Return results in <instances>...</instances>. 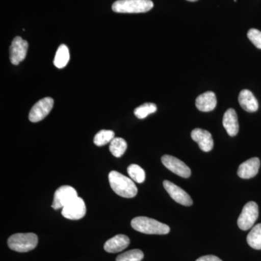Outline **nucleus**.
I'll return each instance as SVG.
<instances>
[{
	"mask_svg": "<svg viewBox=\"0 0 261 261\" xmlns=\"http://www.w3.org/2000/svg\"><path fill=\"white\" fill-rule=\"evenodd\" d=\"M109 183L117 195L125 198H132L137 195L138 189L135 182L118 171H113L108 176Z\"/></svg>",
	"mask_w": 261,
	"mask_h": 261,
	"instance_id": "obj_1",
	"label": "nucleus"
},
{
	"mask_svg": "<svg viewBox=\"0 0 261 261\" xmlns=\"http://www.w3.org/2000/svg\"><path fill=\"white\" fill-rule=\"evenodd\" d=\"M130 225L136 231L147 234L163 235L170 232L168 225L145 216H139L132 219Z\"/></svg>",
	"mask_w": 261,
	"mask_h": 261,
	"instance_id": "obj_2",
	"label": "nucleus"
},
{
	"mask_svg": "<svg viewBox=\"0 0 261 261\" xmlns=\"http://www.w3.org/2000/svg\"><path fill=\"white\" fill-rule=\"evenodd\" d=\"M151 0H118L113 4V11L118 13H147L153 8Z\"/></svg>",
	"mask_w": 261,
	"mask_h": 261,
	"instance_id": "obj_3",
	"label": "nucleus"
},
{
	"mask_svg": "<svg viewBox=\"0 0 261 261\" xmlns=\"http://www.w3.org/2000/svg\"><path fill=\"white\" fill-rule=\"evenodd\" d=\"M38 237L34 233H18L12 235L8 240V247L18 252H27L36 248Z\"/></svg>",
	"mask_w": 261,
	"mask_h": 261,
	"instance_id": "obj_4",
	"label": "nucleus"
},
{
	"mask_svg": "<svg viewBox=\"0 0 261 261\" xmlns=\"http://www.w3.org/2000/svg\"><path fill=\"white\" fill-rule=\"evenodd\" d=\"M258 206L256 202H249L244 206L241 214L239 216L238 224L239 228L243 231L251 228L258 218Z\"/></svg>",
	"mask_w": 261,
	"mask_h": 261,
	"instance_id": "obj_5",
	"label": "nucleus"
},
{
	"mask_svg": "<svg viewBox=\"0 0 261 261\" xmlns=\"http://www.w3.org/2000/svg\"><path fill=\"white\" fill-rule=\"evenodd\" d=\"M78 197L76 190L73 187L68 185L61 186L55 192L51 207L55 210L63 208Z\"/></svg>",
	"mask_w": 261,
	"mask_h": 261,
	"instance_id": "obj_6",
	"label": "nucleus"
},
{
	"mask_svg": "<svg viewBox=\"0 0 261 261\" xmlns=\"http://www.w3.org/2000/svg\"><path fill=\"white\" fill-rule=\"evenodd\" d=\"M54 106V100L51 97H44L33 106L29 113V121L37 123L42 121L51 112Z\"/></svg>",
	"mask_w": 261,
	"mask_h": 261,
	"instance_id": "obj_7",
	"label": "nucleus"
},
{
	"mask_svg": "<svg viewBox=\"0 0 261 261\" xmlns=\"http://www.w3.org/2000/svg\"><path fill=\"white\" fill-rule=\"evenodd\" d=\"M87 208L83 199L78 197L63 207L62 215L65 219L80 220L85 216Z\"/></svg>",
	"mask_w": 261,
	"mask_h": 261,
	"instance_id": "obj_8",
	"label": "nucleus"
},
{
	"mask_svg": "<svg viewBox=\"0 0 261 261\" xmlns=\"http://www.w3.org/2000/svg\"><path fill=\"white\" fill-rule=\"evenodd\" d=\"M161 161L165 167L181 177L187 178L191 176V170L181 160L165 154L161 159Z\"/></svg>",
	"mask_w": 261,
	"mask_h": 261,
	"instance_id": "obj_9",
	"label": "nucleus"
},
{
	"mask_svg": "<svg viewBox=\"0 0 261 261\" xmlns=\"http://www.w3.org/2000/svg\"><path fill=\"white\" fill-rule=\"evenodd\" d=\"M29 44L20 37L13 39L10 47V60L12 64L18 65L25 60L28 51Z\"/></svg>",
	"mask_w": 261,
	"mask_h": 261,
	"instance_id": "obj_10",
	"label": "nucleus"
},
{
	"mask_svg": "<svg viewBox=\"0 0 261 261\" xmlns=\"http://www.w3.org/2000/svg\"><path fill=\"white\" fill-rule=\"evenodd\" d=\"M163 187L168 195L171 196V198L178 203L185 206H191L193 204L191 197L185 190H182L181 187L172 182L165 180L163 181Z\"/></svg>",
	"mask_w": 261,
	"mask_h": 261,
	"instance_id": "obj_11",
	"label": "nucleus"
},
{
	"mask_svg": "<svg viewBox=\"0 0 261 261\" xmlns=\"http://www.w3.org/2000/svg\"><path fill=\"white\" fill-rule=\"evenodd\" d=\"M192 140L198 144L199 147L203 152H210L214 148V140L210 132L202 128H195L191 133Z\"/></svg>",
	"mask_w": 261,
	"mask_h": 261,
	"instance_id": "obj_12",
	"label": "nucleus"
},
{
	"mask_svg": "<svg viewBox=\"0 0 261 261\" xmlns=\"http://www.w3.org/2000/svg\"><path fill=\"white\" fill-rule=\"evenodd\" d=\"M260 160L257 158H252L247 160L240 165L238 168V174L243 179H249L256 176L260 168Z\"/></svg>",
	"mask_w": 261,
	"mask_h": 261,
	"instance_id": "obj_13",
	"label": "nucleus"
},
{
	"mask_svg": "<svg viewBox=\"0 0 261 261\" xmlns=\"http://www.w3.org/2000/svg\"><path fill=\"white\" fill-rule=\"evenodd\" d=\"M129 244V238L126 235L118 234L105 243L104 250L110 253H116L125 250Z\"/></svg>",
	"mask_w": 261,
	"mask_h": 261,
	"instance_id": "obj_14",
	"label": "nucleus"
},
{
	"mask_svg": "<svg viewBox=\"0 0 261 261\" xmlns=\"http://www.w3.org/2000/svg\"><path fill=\"white\" fill-rule=\"evenodd\" d=\"M196 107L202 112H210L214 111L217 105L216 94L213 92H206L200 94L196 99Z\"/></svg>",
	"mask_w": 261,
	"mask_h": 261,
	"instance_id": "obj_15",
	"label": "nucleus"
},
{
	"mask_svg": "<svg viewBox=\"0 0 261 261\" xmlns=\"http://www.w3.org/2000/svg\"><path fill=\"white\" fill-rule=\"evenodd\" d=\"M223 126L230 137H234L239 132L238 115L233 108H229L224 113Z\"/></svg>",
	"mask_w": 261,
	"mask_h": 261,
	"instance_id": "obj_16",
	"label": "nucleus"
},
{
	"mask_svg": "<svg viewBox=\"0 0 261 261\" xmlns=\"http://www.w3.org/2000/svg\"><path fill=\"white\" fill-rule=\"evenodd\" d=\"M240 106L249 113H253L258 109V102L253 94L247 89H243L239 95Z\"/></svg>",
	"mask_w": 261,
	"mask_h": 261,
	"instance_id": "obj_17",
	"label": "nucleus"
},
{
	"mask_svg": "<svg viewBox=\"0 0 261 261\" xmlns=\"http://www.w3.org/2000/svg\"><path fill=\"white\" fill-rule=\"evenodd\" d=\"M70 60L69 49L65 44L58 47L55 56L54 65L58 68H63L68 64Z\"/></svg>",
	"mask_w": 261,
	"mask_h": 261,
	"instance_id": "obj_18",
	"label": "nucleus"
},
{
	"mask_svg": "<svg viewBox=\"0 0 261 261\" xmlns=\"http://www.w3.org/2000/svg\"><path fill=\"white\" fill-rule=\"evenodd\" d=\"M247 244L255 250H261V224L255 225L247 237Z\"/></svg>",
	"mask_w": 261,
	"mask_h": 261,
	"instance_id": "obj_19",
	"label": "nucleus"
},
{
	"mask_svg": "<svg viewBox=\"0 0 261 261\" xmlns=\"http://www.w3.org/2000/svg\"><path fill=\"white\" fill-rule=\"evenodd\" d=\"M110 151L113 156L120 158L125 153L127 149V143L123 138L117 137L111 141L109 147Z\"/></svg>",
	"mask_w": 261,
	"mask_h": 261,
	"instance_id": "obj_20",
	"label": "nucleus"
},
{
	"mask_svg": "<svg viewBox=\"0 0 261 261\" xmlns=\"http://www.w3.org/2000/svg\"><path fill=\"white\" fill-rule=\"evenodd\" d=\"M115 138V134L111 130H101L94 136V143L101 147L111 143V141Z\"/></svg>",
	"mask_w": 261,
	"mask_h": 261,
	"instance_id": "obj_21",
	"label": "nucleus"
},
{
	"mask_svg": "<svg viewBox=\"0 0 261 261\" xmlns=\"http://www.w3.org/2000/svg\"><path fill=\"white\" fill-rule=\"evenodd\" d=\"M127 172L130 178L133 181L137 182L139 184L143 183L145 181L146 175L143 168L140 167L137 164H132L127 168Z\"/></svg>",
	"mask_w": 261,
	"mask_h": 261,
	"instance_id": "obj_22",
	"label": "nucleus"
},
{
	"mask_svg": "<svg viewBox=\"0 0 261 261\" xmlns=\"http://www.w3.org/2000/svg\"><path fill=\"white\" fill-rule=\"evenodd\" d=\"M157 111V106L153 103H145L135 110V115L139 119H144L149 115Z\"/></svg>",
	"mask_w": 261,
	"mask_h": 261,
	"instance_id": "obj_23",
	"label": "nucleus"
},
{
	"mask_svg": "<svg viewBox=\"0 0 261 261\" xmlns=\"http://www.w3.org/2000/svg\"><path fill=\"white\" fill-rule=\"evenodd\" d=\"M143 258V252L139 249H134L118 255L116 261H141Z\"/></svg>",
	"mask_w": 261,
	"mask_h": 261,
	"instance_id": "obj_24",
	"label": "nucleus"
},
{
	"mask_svg": "<svg viewBox=\"0 0 261 261\" xmlns=\"http://www.w3.org/2000/svg\"><path fill=\"white\" fill-rule=\"evenodd\" d=\"M249 38L252 44L258 49H261V32L256 29H251L247 33Z\"/></svg>",
	"mask_w": 261,
	"mask_h": 261,
	"instance_id": "obj_25",
	"label": "nucleus"
},
{
	"mask_svg": "<svg viewBox=\"0 0 261 261\" xmlns=\"http://www.w3.org/2000/svg\"><path fill=\"white\" fill-rule=\"evenodd\" d=\"M196 261H223L221 259H220L219 257L215 256V255H204L199 257Z\"/></svg>",
	"mask_w": 261,
	"mask_h": 261,
	"instance_id": "obj_26",
	"label": "nucleus"
},
{
	"mask_svg": "<svg viewBox=\"0 0 261 261\" xmlns=\"http://www.w3.org/2000/svg\"><path fill=\"white\" fill-rule=\"evenodd\" d=\"M187 1H190V2H196V1H197V0H187Z\"/></svg>",
	"mask_w": 261,
	"mask_h": 261,
	"instance_id": "obj_27",
	"label": "nucleus"
}]
</instances>
